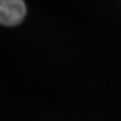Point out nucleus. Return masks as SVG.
<instances>
[{"mask_svg":"<svg viewBox=\"0 0 121 121\" xmlns=\"http://www.w3.org/2000/svg\"><path fill=\"white\" fill-rule=\"evenodd\" d=\"M26 15V4L22 0H0V25H19Z\"/></svg>","mask_w":121,"mask_h":121,"instance_id":"obj_1","label":"nucleus"}]
</instances>
